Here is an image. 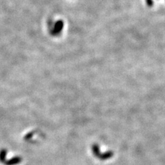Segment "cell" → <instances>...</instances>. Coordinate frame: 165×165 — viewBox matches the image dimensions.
I'll list each match as a JSON object with an SVG mask.
<instances>
[{
  "instance_id": "3957f363",
  "label": "cell",
  "mask_w": 165,
  "mask_h": 165,
  "mask_svg": "<svg viewBox=\"0 0 165 165\" xmlns=\"http://www.w3.org/2000/svg\"><path fill=\"white\" fill-rule=\"evenodd\" d=\"M7 153L8 151L6 149H2L0 150V162L1 163H4L6 161V157H7Z\"/></svg>"
},
{
  "instance_id": "5b68a950",
  "label": "cell",
  "mask_w": 165,
  "mask_h": 165,
  "mask_svg": "<svg viewBox=\"0 0 165 165\" xmlns=\"http://www.w3.org/2000/svg\"><path fill=\"white\" fill-rule=\"evenodd\" d=\"M146 3H147L148 6H149V7H151L153 5V0H146Z\"/></svg>"
},
{
  "instance_id": "7a4b0ae2",
  "label": "cell",
  "mask_w": 165,
  "mask_h": 165,
  "mask_svg": "<svg viewBox=\"0 0 165 165\" xmlns=\"http://www.w3.org/2000/svg\"><path fill=\"white\" fill-rule=\"evenodd\" d=\"M22 159L19 156H15L13 158L7 160L4 163L5 165H17L22 162Z\"/></svg>"
},
{
  "instance_id": "277c9868",
  "label": "cell",
  "mask_w": 165,
  "mask_h": 165,
  "mask_svg": "<svg viewBox=\"0 0 165 165\" xmlns=\"http://www.w3.org/2000/svg\"><path fill=\"white\" fill-rule=\"evenodd\" d=\"M33 133H29V134H26V136H25V139L26 140H30V138H32V137H33Z\"/></svg>"
},
{
  "instance_id": "6da1fadb",
  "label": "cell",
  "mask_w": 165,
  "mask_h": 165,
  "mask_svg": "<svg viewBox=\"0 0 165 165\" xmlns=\"http://www.w3.org/2000/svg\"><path fill=\"white\" fill-rule=\"evenodd\" d=\"M63 28V22L62 20H58L54 24V26L52 30H50V33L52 36H58L61 33Z\"/></svg>"
}]
</instances>
